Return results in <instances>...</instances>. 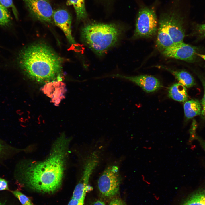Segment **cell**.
<instances>
[{"label": "cell", "mask_w": 205, "mask_h": 205, "mask_svg": "<svg viewBox=\"0 0 205 205\" xmlns=\"http://www.w3.org/2000/svg\"><path fill=\"white\" fill-rule=\"evenodd\" d=\"M17 60L21 69L34 81L46 83L61 81L62 59L44 43H34L25 47Z\"/></svg>", "instance_id": "obj_2"}, {"label": "cell", "mask_w": 205, "mask_h": 205, "mask_svg": "<svg viewBox=\"0 0 205 205\" xmlns=\"http://www.w3.org/2000/svg\"><path fill=\"white\" fill-rule=\"evenodd\" d=\"M156 45L161 52L175 45L166 28L165 20L161 15L158 22Z\"/></svg>", "instance_id": "obj_13"}, {"label": "cell", "mask_w": 205, "mask_h": 205, "mask_svg": "<svg viewBox=\"0 0 205 205\" xmlns=\"http://www.w3.org/2000/svg\"><path fill=\"white\" fill-rule=\"evenodd\" d=\"M11 21L10 15L7 8L0 4V26H8L10 24Z\"/></svg>", "instance_id": "obj_19"}, {"label": "cell", "mask_w": 205, "mask_h": 205, "mask_svg": "<svg viewBox=\"0 0 205 205\" xmlns=\"http://www.w3.org/2000/svg\"><path fill=\"white\" fill-rule=\"evenodd\" d=\"M42 89L44 93L51 99L58 106L64 98L65 91L64 83L61 81H54L46 83Z\"/></svg>", "instance_id": "obj_12"}, {"label": "cell", "mask_w": 205, "mask_h": 205, "mask_svg": "<svg viewBox=\"0 0 205 205\" xmlns=\"http://www.w3.org/2000/svg\"><path fill=\"white\" fill-rule=\"evenodd\" d=\"M196 55L197 56H199L201 58L205 61V54H198V53H196Z\"/></svg>", "instance_id": "obj_32"}, {"label": "cell", "mask_w": 205, "mask_h": 205, "mask_svg": "<svg viewBox=\"0 0 205 205\" xmlns=\"http://www.w3.org/2000/svg\"><path fill=\"white\" fill-rule=\"evenodd\" d=\"M0 205H10L7 200H0Z\"/></svg>", "instance_id": "obj_31"}, {"label": "cell", "mask_w": 205, "mask_h": 205, "mask_svg": "<svg viewBox=\"0 0 205 205\" xmlns=\"http://www.w3.org/2000/svg\"><path fill=\"white\" fill-rule=\"evenodd\" d=\"M169 96L173 99L180 102H185L188 99L186 87L181 84L175 83L169 88Z\"/></svg>", "instance_id": "obj_15"}, {"label": "cell", "mask_w": 205, "mask_h": 205, "mask_svg": "<svg viewBox=\"0 0 205 205\" xmlns=\"http://www.w3.org/2000/svg\"><path fill=\"white\" fill-rule=\"evenodd\" d=\"M0 4L6 8H11L16 19H18V12L12 0H0Z\"/></svg>", "instance_id": "obj_21"}, {"label": "cell", "mask_w": 205, "mask_h": 205, "mask_svg": "<svg viewBox=\"0 0 205 205\" xmlns=\"http://www.w3.org/2000/svg\"><path fill=\"white\" fill-rule=\"evenodd\" d=\"M161 67L169 71L175 77L179 83L186 87H192L195 84L193 77L185 71H175L163 66H161Z\"/></svg>", "instance_id": "obj_14"}, {"label": "cell", "mask_w": 205, "mask_h": 205, "mask_svg": "<svg viewBox=\"0 0 205 205\" xmlns=\"http://www.w3.org/2000/svg\"><path fill=\"white\" fill-rule=\"evenodd\" d=\"M112 76L129 80L140 87L144 91L150 93L157 91L161 87L158 79L153 76L143 75L128 76L119 74H114Z\"/></svg>", "instance_id": "obj_11"}, {"label": "cell", "mask_w": 205, "mask_h": 205, "mask_svg": "<svg viewBox=\"0 0 205 205\" xmlns=\"http://www.w3.org/2000/svg\"><path fill=\"white\" fill-rule=\"evenodd\" d=\"M90 205H105L104 202L101 200H97L91 204Z\"/></svg>", "instance_id": "obj_29"}, {"label": "cell", "mask_w": 205, "mask_h": 205, "mask_svg": "<svg viewBox=\"0 0 205 205\" xmlns=\"http://www.w3.org/2000/svg\"><path fill=\"white\" fill-rule=\"evenodd\" d=\"M23 0L33 18L45 23H53L54 11L50 0Z\"/></svg>", "instance_id": "obj_8"}, {"label": "cell", "mask_w": 205, "mask_h": 205, "mask_svg": "<svg viewBox=\"0 0 205 205\" xmlns=\"http://www.w3.org/2000/svg\"><path fill=\"white\" fill-rule=\"evenodd\" d=\"M84 199L78 200L71 198L68 205H83Z\"/></svg>", "instance_id": "obj_26"}, {"label": "cell", "mask_w": 205, "mask_h": 205, "mask_svg": "<svg viewBox=\"0 0 205 205\" xmlns=\"http://www.w3.org/2000/svg\"><path fill=\"white\" fill-rule=\"evenodd\" d=\"M197 128V124L195 121H193L190 130V134L189 141H192L193 140L196 139L197 135L196 134V131Z\"/></svg>", "instance_id": "obj_23"}, {"label": "cell", "mask_w": 205, "mask_h": 205, "mask_svg": "<svg viewBox=\"0 0 205 205\" xmlns=\"http://www.w3.org/2000/svg\"><path fill=\"white\" fill-rule=\"evenodd\" d=\"M121 181L118 166L111 165L103 171L98 181V186L101 195L105 198L113 197L118 194Z\"/></svg>", "instance_id": "obj_5"}, {"label": "cell", "mask_w": 205, "mask_h": 205, "mask_svg": "<svg viewBox=\"0 0 205 205\" xmlns=\"http://www.w3.org/2000/svg\"><path fill=\"white\" fill-rule=\"evenodd\" d=\"M99 162V156L96 151L91 152L87 158L84 163L81 177L76 186L72 198L80 200L84 199L88 189L89 179Z\"/></svg>", "instance_id": "obj_6"}, {"label": "cell", "mask_w": 205, "mask_h": 205, "mask_svg": "<svg viewBox=\"0 0 205 205\" xmlns=\"http://www.w3.org/2000/svg\"><path fill=\"white\" fill-rule=\"evenodd\" d=\"M161 52L166 57L188 62L193 61L197 56L196 48L183 42L175 44Z\"/></svg>", "instance_id": "obj_9"}, {"label": "cell", "mask_w": 205, "mask_h": 205, "mask_svg": "<svg viewBox=\"0 0 205 205\" xmlns=\"http://www.w3.org/2000/svg\"><path fill=\"white\" fill-rule=\"evenodd\" d=\"M200 78L204 90L203 97L201 104L202 107L201 114L203 118H205V78L200 77Z\"/></svg>", "instance_id": "obj_22"}, {"label": "cell", "mask_w": 205, "mask_h": 205, "mask_svg": "<svg viewBox=\"0 0 205 205\" xmlns=\"http://www.w3.org/2000/svg\"><path fill=\"white\" fill-rule=\"evenodd\" d=\"M163 17L168 33L175 44L183 42L185 36L183 18L175 10L164 13Z\"/></svg>", "instance_id": "obj_7"}, {"label": "cell", "mask_w": 205, "mask_h": 205, "mask_svg": "<svg viewBox=\"0 0 205 205\" xmlns=\"http://www.w3.org/2000/svg\"><path fill=\"white\" fill-rule=\"evenodd\" d=\"M9 191L8 182L5 179L0 177V191Z\"/></svg>", "instance_id": "obj_24"}, {"label": "cell", "mask_w": 205, "mask_h": 205, "mask_svg": "<svg viewBox=\"0 0 205 205\" xmlns=\"http://www.w3.org/2000/svg\"><path fill=\"white\" fill-rule=\"evenodd\" d=\"M181 205H205V188L194 192Z\"/></svg>", "instance_id": "obj_18"}, {"label": "cell", "mask_w": 205, "mask_h": 205, "mask_svg": "<svg viewBox=\"0 0 205 205\" xmlns=\"http://www.w3.org/2000/svg\"><path fill=\"white\" fill-rule=\"evenodd\" d=\"M196 30L199 35L205 37V24L197 25L196 27Z\"/></svg>", "instance_id": "obj_25"}, {"label": "cell", "mask_w": 205, "mask_h": 205, "mask_svg": "<svg viewBox=\"0 0 205 205\" xmlns=\"http://www.w3.org/2000/svg\"><path fill=\"white\" fill-rule=\"evenodd\" d=\"M158 23L156 14L153 9L147 7H141L137 15L132 38L153 37L157 33Z\"/></svg>", "instance_id": "obj_4"}, {"label": "cell", "mask_w": 205, "mask_h": 205, "mask_svg": "<svg viewBox=\"0 0 205 205\" xmlns=\"http://www.w3.org/2000/svg\"><path fill=\"white\" fill-rule=\"evenodd\" d=\"M66 4L72 5L76 15L77 21L79 22L87 19V14L86 10L85 0H67Z\"/></svg>", "instance_id": "obj_17"}, {"label": "cell", "mask_w": 205, "mask_h": 205, "mask_svg": "<svg viewBox=\"0 0 205 205\" xmlns=\"http://www.w3.org/2000/svg\"><path fill=\"white\" fill-rule=\"evenodd\" d=\"M184 114L188 120L201 114L202 107L199 101L196 99L187 101L183 105Z\"/></svg>", "instance_id": "obj_16"}, {"label": "cell", "mask_w": 205, "mask_h": 205, "mask_svg": "<svg viewBox=\"0 0 205 205\" xmlns=\"http://www.w3.org/2000/svg\"><path fill=\"white\" fill-rule=\"evenodd\" d=\"M5 149V145L0 141V156L3 153Z\"/></svg>", "instance_id": "obj_30"}, {"label": "cell", "mask_w": 205, "mask_h": 205, "mask_svg": "<svg viewBox=\"0 0 205 205\" xmlns=\"http://www.w3.org/2000/svg\"><path fill=\"white\" fill-rule=\"evenodd\" d=\"M70 139L62 135L43 161L29 163L19 169V180L28 187L42 192L52 193L60 186Z\"/></svg>", "instance_id": "obj_1"}, {"label": "cell", "mask_w": 205, "mask_h": 205, "mask_svg": "<svg viewBox=\"0 0 205 205\" xmlns=\"http://www.w3.org/2000/svg\"><path fill=\"white\" fill-rule=\"evenodd\" d=\"M198 141L205 153V141L202 138H200L198 140Z\"/></svg>", "instance_id": "obj_28"}, {"label": "cell", "mask_w": 205, "mask_h": 205, "mask_svg": "<svg viewBox=\"0 0 205 205\" xmlns=\"http://www.w3.org/2000/svg\"><path fill=\"white\" fill-rule=\"evenodd\" d=\"M11 192L22 205H34L28 197L20 191L16 190L11 191Z\"/></svg>", "instance_id": "obj_20"}, {"label": "cell", "mask_w": 205, "mask_h": 205, "mask_svg": "<svg viewBox=\"0 0 205 205\" xmlns=\"http://www.w3.org/2000/svg\"><path fill=\"white\" fill-rule=\"evenodd\" d=\"M53 20L55 24L63 32L69 43L76 46L77 43L72 34V17L68 11L60 9L54 11Z\"/></svg>", "instance_id": "obj_10"}, {"label": "cell", "mask_w": 205, "mask_h": 205, "mask_svg": "<svg viewBox=\"0 0 205 205\" xmlns=\"http://www.w3.org/2000/svg\"><path fill=\"white\" fill-rule=\"evenodd\" d=\"M124 30L123 27L114 23H90L82 28L81 38L85 45L101 56L118 43Z\"/></svg>", "instance_id": "obj_3"}, {"label": "cell", "mask_w": 205, "mask_h": 205, "mask_svg": "<svg viewBox=\"0 0 205 205\" xmlns=\"http://www.w3.org/2000/svg\"><path fill=\"white\" fill-rule=\"evenodd\" d=\"M109 205H126L121 199L116 198L113 199L110 202Z\"/></svg>", "instance_id": "obj_27"}]
</instances>
